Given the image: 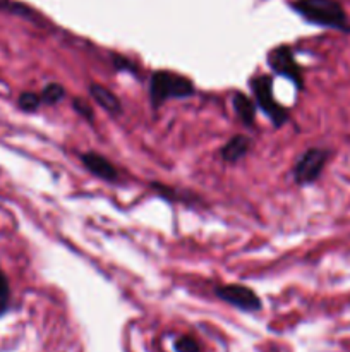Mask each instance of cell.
Here are the masks:
<instances>
[{
    "mask_svg": "<svg viewBox=\"0 0 350 352\" xmlns=\"http://www.w3.org/2000/svg\"><path fill=\"white\" fill-rule=\"evenodd\" d=\"M250 91H253L254 100H256V105L268 119L271 120L277 129L283 127L285 124L290 119V113L285 107H281L280 103L277 102L273 95V79L266 74L254 76L249 82Z\"/></svg>",
    "mask_w": 350,
    "mask_h": 352,
    "instance_id": "3957f363",
    "label": "cell"
},
{
    "mask_svg": "<svg viewBox=\"0 0 350 352\" xmlns=\"http://www.w3.org/2000/svg\"><path fill=\"white\" fill-rule=\"evenodd\" d=\"M72 109L79 113V117H82L88 122H93L95 120V112H93V107L89 105L86 100L82 98H74L72 100Z\"/></svg>",
    "mask_w": 350,
    "mask_h": 352,
    "instance_id": "9a60e30c",
    "label": "cell"
},
{
    "mask_svg": "<svg viewBox=\"0 0 350 352\" xmlns=\"http://www.w3.org/2000/svg\"><path fill=\"white\" fill-rule=\"evenodd\" d=\"M41 105V96L34 91H23L17 98V107H19L23 112L33 113L40 109Z\"/></svg>",
    "mask_w": 350,
    "mask_h": 352,
    "instance_id": "7c38bea8",
    "label": "cell"
},
{
    "mask_svg": "<svg viewBox=\"0 0 350 352\" xmlns=\"http://www.w3.org/2000/svg\"><path fill=\"white\" fill-rule=\"evenodd\" d=\"M216 298L222 299L226 305L233 306L235 309L246 313H257L263 308V302H261L259 296L253 291L250 287L242 284H226L220 285L215 289Z\"/></svg>",
    "mask_w": 350,
    "mask_h": 352,
    "instance_id": "8992f818",
    "label": "cell"
},
{
    "mask_svg": "<svg viewBox=\"0 0 350 352\" xmlns=\"http://www.w3.org/2000/svg\"><path fill=\"white\" fill-rule=\"evenodd\" d=\"M175 352H201V346L198 340L191 336H180L174 342Z\"/></svg>",
    "mask_w": 350,
    "mask_h": 352,
    "instance_id": "5bb4252c",
    "label": "cell"
},
{
    "mask_svg": "<svg viewBox=\"0 0 350 352\" xmlns=\"http://www.w3.org/2000/svg\"><path fill=\"white\" fill-rule=\"evenodd\" d=\"M266 60L275 74L292 81L297 89L304 88V74H302L301 65L297 64L294 52L288 45H278V47L271 48L266 55Z\"/></svg>",
    "mask_w": 350,
    "mask_h": 352,
    "instance_id": "5b68a950",
    "label": "cell"
},
{
    "mask_svg": "<svg viewBox=\"0 0 350 352\" xmlns=\"http://www.w3.org/2000/svg\"><path fill=\"white\" fill-rule=\"evenodd\" d=\"M41 103H47V105H57L62 100L65 98V88L60 82H48L40 93Z\"/></svg>",
    "mask_w": 350,
    "mask_h": 352,
    "instance_id": "8fae6325",
    "label": "cell"
},
{
    "mask_svg": "<svg viewBox=\"0 0 350 352\" xmlns=\"http://www.w3.org/2000/svg\"><path fill=\"white\" fill-rule=\"evenodd\" d=\"M329 158V150L312 146L297 158L294 165V181L299 186H309L319 179Z\"/></svg>",
    "mask_w": 350,
    "mask_h": 352,
    "instance_id": "277c9868",
    "label": "cell"
},
{
    "mask_svg": "<svg viewBox=\"0 0 350 352\" xmlns=\"http://www.w3.org/2000/svg\"><path fill=\"white\" fill-rule=\"evenodd\" d=\"M292 10L314 26L350 33V19L338 0H294Z\"/></svg>",
    "mask_w": 350,
    "mask_h": 352,
    "instance_id": "6da1fadb",
    "label": "cell"
},
{
    "mask_svg": "<svg viewBox=\"0 0 350 352\" xmlns=\"http://www.w3.org/2000/svg\"><path fill=\"white\" fill-rule=\"evenodd\" d=\"M113 64H115L117 71H129V72H136V65L132 64L130 60L124 57H115L113 58Z\"/></svg>",
    "mask_w": 350,
    "mask_h": 352,
    "instance_id": "2e32d148",
    "label": "cell"
},
{
    "mask_svg": "<svg viewBox=\"0 0 350 352\" xmlns=\"http://www.w3.org/2000/svg\"><path fill=\"white\" fill-rule=\"evenodd\" d=\"M89 95L93 96L96 103L102 107L105 112L112 113V116H119L122 112V103L117 98L115 93L112 89H108L106 86L98 85V82H91L89 85Z\"/></svg>",
    "mask_w": 350,
    "mask_h": 352,
    "instance_id": "ba28073f",
    "label": "cell"
},
{
    "mask_svg": "<svg viewBox=\"0 0 350 352\" xmlns=\"http://www.w3.org/2000/svg\"><path fill=\"white\" fill-rule=\"evenodd\" d=\"M232 107L235 116L239 117L240 122L247 127L254 126V120H256V103L249 98L244 93H233L232 96Z\"/></svg>",
    "mask_w": 350,
    "mask_h": 352,
    "instance_id": "30bf717a",
    "label": "cell"
},
{
    "mask_svg": "<svg viewBox=\"0 0 350 352\" xmlns=\"http://www.w3.org/2000/svg\"><path fill=\"white\" fill-rule=\"evenodd\" d=\"M249 148H250V140L244 134H237V136L230 138L225 144H223L222 155L223 160L226 164H237L239 160H242L247 153H249Z\"/></svg>",
    "mask_w": 350,
    "mask_h": 352,
    "instance_id": "9c48e42d",
    "label": "cell"
},
{
    "mask_svg": "<svg viewBox=\"0 0 350 352\" xmlns=\"http://www.w3.org/2000/svg\"><path fill=\"white\" fill-rule=\"evenodd\" d=\"M81 162L84 165L86 170L95 177L102 179L105 182H117L119 181V170L115 165L103 155L96 153V151H88V153L81 155Z\"/></svg>",
    "mask_w": 350,
    "mask_h": 352,
    "instance_id": "52a82bcc",
    "label": "cell"
},
{
    "mask_svg": "<svg viewBox=\"0 0 350 352\" xmlns=\"http://www.w3.org/2000/svg\"><path fill=\"white\" fill-rule=\"evenodd\" d=\"M10 306V285L7 275L0 270V316L9 311Z\"/></svg>",
    "mask_w": 350,
    "mask_h": 352,
    "instance_id": "4fadbf2b",
    "label": "cell"
},
{
    "mask_svg": "<svg viewBox=\"0 0 350 352\" xmlns=\"http://www.w3.org/2000/svg\"><path fill=\"white\" fill-rule=\"evenodd\" d=\"M194 82L178 72L154 71L150 78V102L153 109H160L168 100L194 96Z\"/></svg>",
    "mask_w": 350,
    "mask_h": 352,
    "instance_id": "7a4b0ae2",
    "label": "cell"
}]
</instances>
